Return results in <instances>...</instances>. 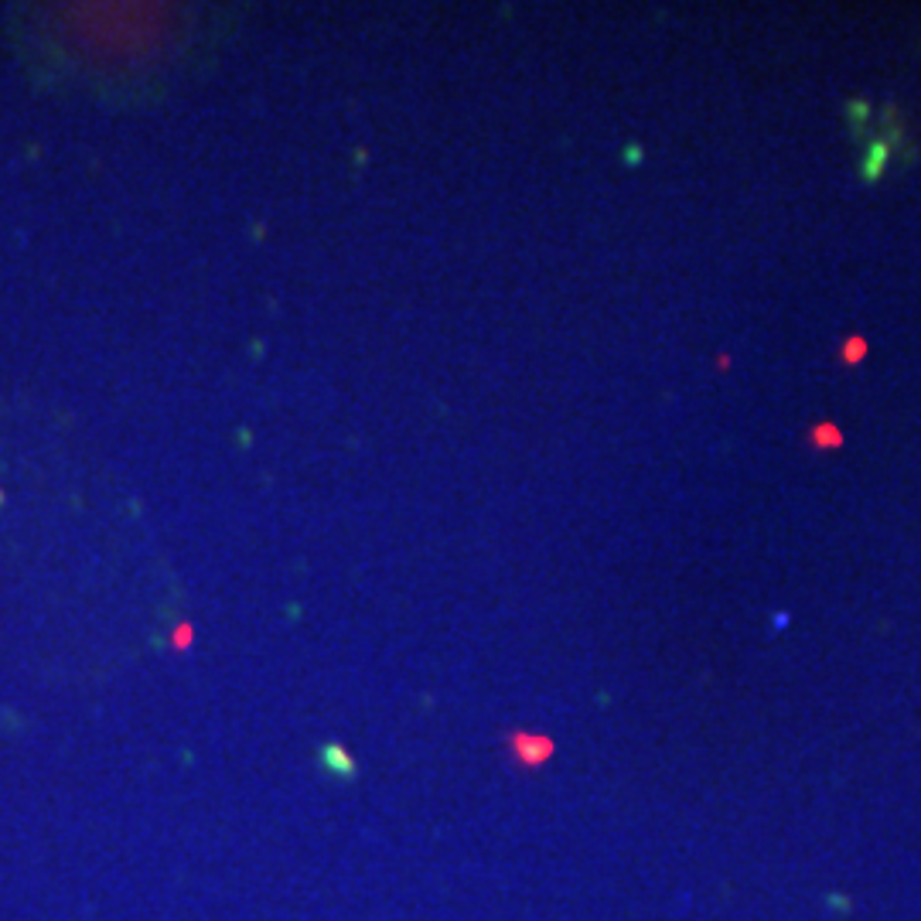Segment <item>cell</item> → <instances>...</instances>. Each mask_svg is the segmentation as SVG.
<instances>
[{
  "mask_svg": "<svg viewBox=\"0 0 921 921\" xmlns=\"http://www.w3.org/2000/svg\"><path fill=\"white\" fill-rule=\"evenodd\" d=\"M516 744L522 748L519 758L526 761V765H539V761H543L546 754H550V744H546V741H522V737H519Z\"/></svg>",
  "mask_w": 921,
  "mask_h": 921,
  "instance_id": "cell-1",
  "label": "cell"
}]
</instances>
